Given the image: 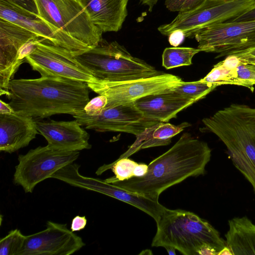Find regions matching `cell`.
<instances>
[{
  "label": "cell",
  "instance_id": "1",
  "mask_svg": "<svg viewBox=\"0 0 255 255\" xmlns=\"http://www.w3.org/2000/svg\"><path fill=\"white\" fill-rule=\"evenodd\" d=\"M211 156V149L206 142L185 132L169 149L149 163L144 176L108 183L158 201L167 188L188 177L203 175Z\"/></svg>",
  "mask_w": 255,
  "mask_h": 255
},
{
  "label": "cell",
  "instance_id": "2",
  "mask_svg": "<svg viewBox=\"0 0 255 255\" xmlns=\"http://www.w3.org/2000/svg\"><path fill=\"white\" fill-rule=\"evenodd\" d=\"M87 83L57 76L13 79L6 95L14 112L43 118L56 114L72 116L84 111L90 101Z\"/></svg>",
  "mask_w": 255,
  "mask_h": 255
},
{
  "label": "cell",
  "instance_id": "3",
  "mask_svg": "<svg viewBox=\"0 0 255 255\" xmlns=\"http://www.w3.org/2000/svg\"><path fill=\"white\" fill-rule=\"evenodd\" d=\"M202 132L215 134L255 193V108L233 104L202 120Z\"/></svg>",
  "mask_w": 255,
  "mask_h": 255
},
{
  "label": "cell",
  "instance_id": "4",
  "mask_svg": "<svg viewBox=\"0 0 255 255\" xmlns=\"http://www.w3.org/2000/svg\"><path fill=\"white\" fill-rule=\"evenodd\" d=\"M156 223L152 247H171L184 255H197L207 245L214 247L218 253L226 246L216 229L189 211L166 208Z\"/></svg>",
  "mask_w": 255,
  "mask_h": 255
},
{
  "label": "cell",
  "instance_id": "5",
  "mask_svg": "<svg viewBox=\"0 0 255 255\" xmlns=\"http://www.w3.org/2000/svg\"><path fill=\"white\" fill-rule=\"evenodd\" d=\"M75 57L100 81H125L151 77L163 73L132 56L116 41L108 42L103 39L95 47Z\"/></svg>",
  "mask_w": 255,
  "mask_h": 255
},
{
  "label": "cell",
  "instance_id": "6",
  "mask_svg": "<svg viewBox=\"0 0 255 255\" xmlns=\"http://www.w3.org/2000/svg\"><path fill=\"white\" fill-rule=\"evenodd\" d=\"M39 16L63 35L90 48L103 39L83 0H34Z\"/></svg>",
  "mask_w": 255,
  "mask_h": 255
},
{
  "label": "cell",
  "instance_id": "7",
  "mask_svg": "<svg viewBox=\"0 0 255 255\" xmlns=\"http://www.w3.org/2000/svg\"><path fill=\"white\" fill-rule=\"evenodd\" d=\"M255 6V0H236L220 3L207 0L194 9L178 12L171 22L160 25L158 30L165 36L180 30L185 37L192 38L202 29L214 24L230 22Z\"/></svg>",
  "mask_w": 255,
  "mask_h": 255
},
{
  "label": "cell",
  "instance_id": "8",
  "mask_svg": "<svg viewBox=\"0 0 255 255\" xmlns=\"http://www.w3.org/2000/svg\"><path fill=\"white\" fill-rule=\"evenodd\" d=\"M78 151H64L49 146H38L18 157L13 182L25 193H31L35 186L63 167L74 162Z\"/></svg>",
  "mask_w": 255,
  "mask_h": 255
},
{
  "label": "cell",
  "instance_id": "9",
  "mask_svg": "<svg viewBox=\"0 0 255 255\" xmlns=\"http://www.w3.org/2000/svg\"><path fill=\"white\" fill-rule=\"evenodd\" d=\"M201 51L216 58L255 49V21L225 22L209 26L195 36Z\"/></svg>",
  "mask_w": 255,
  "mask_h": 255
},
{
  "label": "cell",
  "instance_id": "10",
  "mask_svg": "<svg viewBox=\"0 0 255 255\" xmlns=\"http://www.w3.org/2000/svg\"><path fill=\"white\" fill-rule=\"evenodd\" d=\"M25 62L41 76L60 77L88 85L99 82L71 52L43 40L26 57Z\"/></svg>",
  "mask_w": 255,
  "mask_h": 255
},
{
  "label": "cell",
  "instance_id": "11",
  "mask_svg": "<svg viewBox=\"0 0 255 255\" xmlns=\"http://www.w3.org/2000/svg\"><path fill=\"white\" fill-rule=\"evenodd\" d=\"M183 82L177 76L163 73L151 77L125 81H99L88 86L95 93L107 97L106 109L134 102L147 95L173 90Z\"/></svg>",
  "mask_w": 255,
  "mask_h": 255
},
{
  "label": "cell",
  "instance_id": "12",
  "mask_svg": "<svg viewBox=\"0 0 255 255\" xmlns=\"http://www.w3.org/2000/svg\"><path fill=\"white\" fill-rule=\"evenodd\" d=\"M80 165L74 162L55 172L51 178L71 186L97 192L129 204L151 216L156 223L166 208L158 201L124 190L110 183L94 177H87L79 172Z\"/></svg>",
  "mask_w": 255,
  "mask_h": 255
},
{
  "label": "cell",
  "instance_id": "13",
  "mask_svg": "<svg viewBox=\"0 0 255 255\" xmlns=\"http://www.w3.org/2000/svg\"><path fill=\"white\" fill-rule=\"evenodd\" d=\"M73 116L87 129L100 132H122L135 136L160 123L145 116L134 102L105 109L97 116H89L83 111Z\"/></svg>",
  "mask_w": 255,
  "mask_h": 255
},
{
  "label": "cell",
  "instance_id": "14",
  "mask_svg": "<svg viewBox=\"0 0 255 255\" xmlns=\"http://www.w3.org/2000/svg\"><path fill=\"white\" fill-rule=\"evenodd\" d=\"M46 226L44 230L25 236L19 255H70L85 246L66 224L49 221Z\"/></svg>",
  "mask_w": 255,
  "mask_h": 255
},
{
  "label": "cell",
  "instance_id": "15",
  "mask_svg": "<svg viewBox=\"0 0 255 255\" xmlns=\"http://www.w3.org/2000/svg\"><path fill=\"white\" fill-rule=\"evenodd\" d=\"M0 18L29 30L44 41L64 48L74 56L90 49L87 46L61 34L41 18L38 14L5 0H0Z\"/></svg>",
  "mask_w": 255,
  "mask_h": 255
},
{
  "label": "cell",
  "instance_id": "16",
  "mask_svg": "<svg viewBox=\"0 0 255 255\" xmlns=\"http://www.w3.org/2000/svg\"><path fill=\"white\" fill-rule=\"evenodd\" d=\"M39 37L17 24L0 18V90L7 94L9 81L15 72L18 53L24 45Z\"/></svg>",
  "mask_w": 255,
  "mask_h": 255
},
{
  "label": "cell",
  "instance_id": "17",
  "mask_svg": "<svg viewBox=\"0 0 255 255\" xmlns=\"http://www.w3.org/2000/svg\"><path fill=\"white\" fill-rule=\"evenodd\" d=\"M36 128L47 140V145L64 151L89 149L90 135L75 120L72 121L34 120Z\"/></svg>",
  "mask_w": 255,
  "mask_h": 255
},
{
  "label": "cell",
  "instance_id": "18",
  "mask_svg": "<svg viewBox=\"0 0 255 255\" xmlns=\"http://www.w3.org/2000/svg\"><path fill=\"white\" fill-rule=\"evenodd\" d=\"M38 131L32 117L0 114V150L12 153L29 145Z\"/></svg>",
  "mask_w": 255,
  "mask_h": 255
},
{
  "label": "cell",
  "instance_id": "19",
  "mask_svg": "<svg viewBox=\"0 0 255 255\" xmlns=\"http://www.w3.org/2000/svg\"><path fill=\"white\" fill-rule=\"evenodd\" d=\"M134 103L146 117L159 122H168L195 102L171 90L147 95Z\"/></svg>",
  "mask_w": 255,
  "mask_h": 255
},
{
  "label": "cell",
  "instance_id": "20",
  "mask_svg": "<svg viewBox=\"0 0 255 255\" xmlns=\"http://www.w3.org/2000/svg\"><path fill=\"white\" fill-rule=\"evenodd\" d=\"M129 0H83L93 23L103 32H117L128 15Z\"/></svg>",
  "mask_w": 255,
  "mask_h": 255
},
{
  "label": "cell",
  "instance_id": "21",
  "mask_svg": "<svg viewBox=\"0 0 255 255\" xmlns=\"http://www.w3.org/2000/svg\"><path fill=\"white\" fill-rule=\"evenodd\" d=\"M226 246L233 255H255V224L247 216L229 220Z\"/></svg>",
  "mask_w": 255,
  "mask_h": 255
},
{
  "label": "cell",
  "instance_id": "22",
  "mask_svg": "<svg viewBox=\"0 0 255 255\" xmlns=\"http://www.w3.org/2000/svg\"><path fill=\"white\" fill-rule=\"evenodd\" d=\"M189 126V124L183 123L178 126L168 122H160L146 128L141 133L135 136L136 139L128 149L118 159L128 157L140 149L166 145L171 142V139Z\"/></svg>",
  "mask_w": 255,
  "mask_h": 255
},
{
  "label": "cell",
  "instance_id": "23",
  "mask_svg": "<svg viewBox=\"0 0 255 255\" xmlns=\"http://www.w3.org/2000/svg\"><path fill=\"white\" fill-rule=\"evenodd\" d=\"M201 50L192 47L166 48L162 55V66L167 69L192 64L193 56Z\"/></svg>",
  "mask_w": 255,
  "mask_h": 255
},
{
  "label": "cell",
  "instance_id": "24",
  "mask_svg": "<svg viewBox=\"0 0 255 255\" xmlns=\"http://www.w3.org/2000/svg\"><path fill=\"white\" fill-rule=\"evenodd\" d=\"M199 81L214 84L217 87L223 85H234L249 89L248 85L238 78L235 70L227 68L221 61L215 65L211 71Z\"/></svg>",
  "mask_w": 255,
  "mask_h": 255
},
{
  "label": "cell",
  "instance_id": "25",
  "mask_svg": "<svg viewBox=\"0 0 255 255\" xmlns=\"http://www.w3.org/2000/svg\"><path fill=\"white\" fill-rule=\"evenodd\" d=\"M137 163L125 157L117 159L112 163L104 164L96 172L97 175H101L108 169H111L115 176L105 179L107 182L113 181H124L134 177V171Z\"/></svg>",
  "mask_w": 255,
  "mask_h": 255
},
{
  "label": "cell",
  "instance_id": "26",
  "mask_svg": "<svg viewBox=\"0 0 255 255\" xmlns=\"http://www.w3.org/2000/svg\"><path fill=\"white\" fill-rule=\"evenodd\" d=\"M217 86L214 84L200 82L183 81L173 89L187 98L196 102L205 98L213 91Z\"/></svg>",
  "mask_w": 255,
  "mask_h": 255
},
{
  "label": "cell",
  "instance_id": "27",
  "mask_svg": "<svg viewBox=\"0 0 255 255\" xmlns=\"http://www.w3.org/2000/svg\"><path fill=\"white\" fill-rule=\"evenodd\" d=\"M25 235L18 229L9 232L0 241V255H19L24 245Z\"/></svg>",
  "mask_w": 255,
  "mask_h": 255
},
{
  "label": "cell",
  "instance_id": "28",
  "mask_svg": "<svg viewBox=\"0 0 255 255\" xmlns=\"http://www.w3.org/2000/svg\"><path fill=\"white\" fill-rule=\"evenodd\" d=\"M207 0H165L166 8L171 11L186 12L194 9Z\"/></svg>",
  "mask_w": 255,
  "mask_h": 255
},
{
  "label": "cell",
  "instance_id": "29",
  "mask_svg": "<svg viewBox=\"0 0 255 255\" xmlns=\"http://www.w3.org/2000/svg\"><path fill=\"white\" fill-rule=\"evenodd\" d=\"M235 70L238 78L245 82L248 85L249 89L253 92L255 85V64H241Z\"/></svg>",
  "mask_w": 255,
  "mask_h": 255
},
{
  "label": "cell",
  "instance_id": "30",
  "mask_svg": "<svg viewBox=\"0 0 255 255\" xmlns=\"http://www.w3.org/2000/svg\"><path fill=\"white\" fill-rule=\"evenodd\" d=\"M107 103V97L105 95H99L87 103L84 109V112L89 116L99 115L105 110Z\"/></svg>",
  "mask_w": 255,
  "mask_h": 255
},
{
  "label": "cell",
  "instance_id": "31",
  "mask_svg": "<svg viewBox=\"0 0 255 255\" xmlns=\"http://www.w3.org/2000/svg\"><path fill=\"white\" fill-rule=\"evenodd\" d=\"M22 8L38 14L36 5L34 0H5Z\"/></svg>",
  "mask_w": 255,
  "mask_h": 255
},
{
  "label": "cell",
  "instance_id": "32",
  "mask_svg": "<svg viewBox=\"0 0 255 255\" xmlns=\"http://www.w3.org/2000/svg\"><path fill=\"white\" fill-rule=\"evenodd\" d=\"M87 223V219L85 216H76L72 219L70 230L73 232L79 231L85 228Z\"/></svg>",
  "mask_w": 255,
  "mask_h": 255
},
{
  "label": "cell",
  "instance_id": "33",
  "mask_svg": "<svg viewBox=\"0 0 255 255\" xmlns=\"http://www.w3.org/2000/svg\"><path fill=\"white\" fill-rule=\"evenodd\" d=\"M185 36L180 30H176L168 35V41L174 47H177L184 40Z\"/></svg>",
  "mask_w": 255,
  "mask_h": 255
},
{
  "label": "cell",
  "instance_id": "34",
  "mask_svg": "<svg viewBox=\"0 0 255 255\" xmlns=\"http://www.w3.org/2000/svg\"><path fill=\"white\" fill-rule=\"evenodd\" d=\"M255 21V6L230 22H244Z\"/></svg>",
  "mask_w": 255,
  "mask_h": 255
},
{
  "label": "cell",
  "instance_id": "35",
  "mask_svg": "<svg viewBox=\"0 0 255 255\" xmlns=\"http://www.w3.org/2000/svg\"><path fill=\"white\" fill-rule=\"evenodd\" d=\"M148 165L145 163H137L134 171V177H141L147 172Z\"/></svg>",
  "mask_w": 255,
  "mask_h": 255
},
{
  "label": "cell",
  "instance_id": "36",
  "mask_svg": "<svg viewBox=\"0 0 255 255\" xmlns=\"http://www.w3.org/2000/svg\"><path fill=\"white\" fill-rule=\"evenodd\" d=\"M14 113L9 103H6L1 100H0V114L9 115Z\"/></svg>",
  "mask_w": 255,
  "mask_h": 255
},
{
  "label": "cell",
  "instance_id": "37",
  "mask_svg": "<svg viewBox=\"0 0 255 255\" xmlns=\"http://www.w3.org/2000/svg\"><path fill=\"white\" fill-rule=\"evenodd\" d=\"M140 1L142 4L147 6L148 10L151 12L158 0H140Z\"/></svg>",
  "mask_w": 255,
  "mask_h": 255
},
{
  "label": "cell",
  "instance_id": "38",
  "mask_svg": "<svg viewBox=\"0 0 255 255\" xmlns=\"http://www.w3.org/2000/svg\"><path fill=\"white\" fill-rule=\"evenodd\" d=\"M217 255H233V254L231 250L226 246L218 253Z\"/></svg>",
  "mask_w": 255,
  "mask_h": 255
},
{
  "label": "cell",
  "instance_id": "39",
  "mask_svg": "<svg viewBox=\"0 0 255 255\" xmlns=\"http://www.w3.org/2000/svg\"><path fill=\"white\" fill-rule=\"evenodd\" d=\"M167 252H168V254L169 255H175V249L171 247H166L164 248Z\"/></svg>",
  "mask_w": 255,
  "mask_h": 255
},
{
  "label": "cell",
  "instance_id": "40",
  "mask_svg": "<svg viewBox=\"0 0 255 255\" xmlns=\"http://www.w3.org/2000/svg\"><path fill=\"white\" fill-rule=\"evenodd\" d=\"M214 1H216L217 2H227V1H233V0H212Z\"/></svg>",
  "mask_w": 255,
  "mask_h": 255
},
{
  "label": "cell",
  "instance_id": "41",
  "mask_svg": "<svg viewBox=\"0 0 255 255\" xmlns=\"http://www.w3.org/2000/svg\"><path fill=\"white\" fill-rule=\"evenodd\" d=\"M249 52H250V53L255 55V49H254L250 51H249Z\"/></svg>",
  "mask_w": 255,
  "mask_h": 255
}]
</instances>
